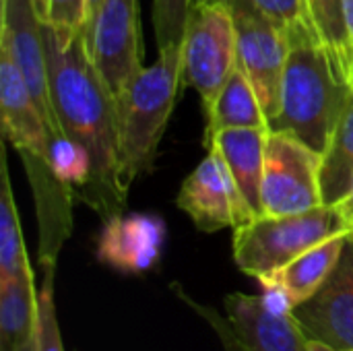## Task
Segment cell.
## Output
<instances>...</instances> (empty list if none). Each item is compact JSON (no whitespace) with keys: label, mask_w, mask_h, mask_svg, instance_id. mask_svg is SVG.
Segmentation results:
<instances>
[{"label":"cell","mask_w":353,"mask_h":351,"mask_svg":"<svg viewBox=\"0 0 353 351\" xmlns=\"http://www.w3.org/2000/svg\"><path fill=\"white\" fill-rule=\"evenodd\" d=\"M41 37L60 128L91 155V182L81 199L108 221L122 213L128 197L120 180L116 99L93 66L83 33L64 41L41 23Z\"/></svg>","instance_id":"1"},{"label":"cell","mask_w":353,"mask_h":351,"mask_svg":"<svg viewBox=\"0 0 353 351\" xmlns=\"http://www.w3.org/2000/svg\"><path fill=\"white\" fill-rule=\"evenodd\" d=\"M0 114L2 137L8 139L27 170L39 217V263L54 269L70 234V188L52 172L50 128L39 114L19 68L0 48Z\"/></svg>","instance_id":"2"},{"label":"cell","mask_w":353,"mask_h":351,"mask_svg":"<svg viewBox=\"0 0 353 351\" xmlns=\"http://www.w3.org/2000/svg\"><path fill=\"white\" fill-rule=\"evenodd\" d=\"M350 91L352 70L333 48L323 41L292 46L269 130L290 132L323 155Z\"/></svg>","instance_id":"3"},{"label":"cell","mask_w":353,"mask_h":351,"mask_svg":"<svg viewBox=\"0 0 353 351\" xmlns=\"http://www.w3.org/2000/svg\"><path fill=\"white\" fill-rule=\"evenodd\" d=\"M182 43L159 50L114 99L118 122L120 180L126 190L151 168L159 141L176 106L182 81Z\"/></svg>","instance_id":"4"},{"label":"cell","mask_w":353,"mask_h":351,"mask_svg":"<svg viewBox=\"0 0 353 351\" xmlns=\"http://www.w3.org/2000/svg\"><path fill=\"white\" fill-rule=\"evenodd\" d=\"M352 232L333 205L294 215H261L234 230V261L246 275L261 279L277 273L316 244Z\"/></svg>","instance_id":"5"},{"label":"cell","mask_w":353,"mask_h":351,"mask_svg":"<svg viewBox=\"0 0 353 351\" xmlns=\"http://www.w3.org/2000/svg\"><path fill=\"white\" fill-rule=\"evenodd\" d=\"M236 68V27L228 0L192 4L182 39V77L207 114Z\"/></svg>","instance_id":"6"},{"label":"cell","mask_w":353,"mask_h":351,"mask_svg":"<svg viewBox=\"0 0 353 351\" xmlns=\"http://www.w3.org/2000/svg\"><path fill=\"white\" fill-rule=\"evenodd\" d=\"M321 166L323 155L298 137L269 130L261 186L263 215H294L325 205Z\"/></svg>","instance_id":"7"},{"label":"cell","mask_w":353,"mask_h":351,"mask_svg":"<svg viewBox=\"0 0 353 351\" xmlns=\"http://www.w3.org/2000/svg\"><path fill=\"white\" fill-rule=\"evenodd\" d=\"M87 54L116 97L143 66V31L139 0H101L83 29Z\"/></svg>","instance_id":"8"},{"label":"cell","mask_w":353,"mask_h":351,"mask_svg":"<svg viewBox=\"0 0 353 351\" xmlns=\"http://www.w3.org/2000/svg\"><path fill=\"white\" fill-rule=\"evenodd\" d=\"M236 27V66L252 83L269 120L277 112L279 85L290 56V43L252 0H228Z\"/></svg>","instance_id":"9"},{"label":"cell","mask_w":353,"mask_h":351,"mask_svg":"<svg viewBox=\"0 0 353 351\" xmlns=\"http://www.w3.org/2000/svg\"><path fill=\"white\" fill-rule=\"evenodd\" d=\"M0 48L6 50L19 68L39 114L43 116L52 139L64 137L56 118L50 93L48 58L41 37V19L33 0H2Z\"/></svg>","instance_id":"10"},{"label":"cell","mask_w":353,"mask_h":351,"mask_svg":"<svg viewBox=\"0 0 353 351\" xmlns=\"http://www.w3.org/2000/svg\"><path fill=\"white\" fill-rule=\"evenodd\" d=\"M178 207L207 234L223 228L236 230L256 217L223 157L213 149H209L207 157L184 180L178 194Z\"/></svg>","instance_id":"11"},{"label":"cell","mask_w":353,"mask_h":351,"mask_svg":"<svg viewBox=\"0 0 353 351\" xmlns=\"http://www.w3.org/2000/svg\"><path fill=\"white\" fill-rule=\"evenodd\" d=\"M294 317L310 339L339 351L353 350V236L327 281L302 304Z\"/></svg>","instance_id":"12"},{"label":"cell","mask_w":353,"mask_h":351,"mask_svg":"<svg viewBox=\"0 0 353 351\" xmlns=\"http://www.w3.org/2000/svg\"><path fill=\"white\" fill-rule=\"evenodd\" d=\"M165 242V223L159 215L130 213L103 221L97 240L99 263L128 275L153 269Z\"/></svg>","instance_id":"13"},{"label":"cell","mask_w":353,"mask_h":351,"mask_svg":"<svg viewBox=\"0 0 353 351\" xmlns=\"http://www.w3.org/2000/svg\"><path fill=\"white\" fill-rule=\"evenodd\" d=\"M225 310L246 351H308V335L294 314L279 317L265 308L261 296L230 294Z\"/></svg>","instance_id":"14"},{"label":"cell","mask_w":353,"mask_h":351,"mask_svg":"<svg viewBox=\"0 0 353 351\" xmlns=\"http://www.w3.org/2000/svg\"><path fill=\"white\" fill-rule=\"evenodd\" d=\"M269 126L256 128H225L211 137L209 149L217 151L230 174L234 176L246 203L252 207L256 217L263 215L261 186L265 172V147H267Z\"/></svg>","instance_id":"15"},{"label":"cell","mask_w":353,"mask_h":351,"mask_svg":"<svg viewBox=\"0 0 353 351\" xmlns=\"http://www.w3.org/2000/svg\"><path fill=\"white\" fill-rule=\"evenodd\" d=\"M207 128H205V145L211 137L225 128H256L269 126L259 95L248 81V77L236 66L228 81L223 83L221 91L217 93L211 110L205 114Z\"/></svg>","instance_id":"16"},{"label":"cell","mask_w":353,"mask_h":351,"mask_svg":"<svg viewBox=\"0 0 353 351\" xmlns=\"http://www.w3.org/2000/svg\"><path fill=\"white\" fill-rule=\"evenodd\" d=\"M37 294L33 269L0 279V351H19L35 331Z\"/></svg>","instance_id":"17"},{"label":"cell","mask_w":353,"mask_h":351,"mask_svg":"<svg viewBox=\"0 0 353 351\" xmlns=\"http://www.w3.org/2000/svg\"><path fill=\"white\" fill-rule=\"evenodd\" d=\"M350 236H352V232L333 236V238L316 244L314 248L306 250L304 254L294 259L290 265H285L283 269H279L277 273L267 275V277H273L279 283H283L298 306L304 300H308L333 273V269L337 267V263L343 254V248H345Z\"/></svg>","instance_id":"18"},{"label":"cell","mask_w":353,"mask_h":351,"mask_svg":"<svg viewBox=\"0 0 353 351\" xmlns=\"http://www.w3.org/2000/svg\"><path fill=\"white\" fill-rule=\"evenodd\" d=\"M353 184V83L345 108L323 153L321 190L325 205H339Z\"/></svg>","instance_id":"19"},{"label":"cell","mask_w":353,"mask_h":351,"mask_svg":"<svg viewBox=\"0 0 353 351\" xmlns=\"http://www.w3.org/2000/svg\"><path fill=\"white\" fill-rule=\"evenodd\" d=\"M2 190H0V279L21 277L31 271V263L25 250L17 205L12 199L8 163L2 153Z\"/></svg>","instance_id":"20"},{"label":"cell","mask_w":353,"mask_h":351,"mask_svg":"<svg viewBox=\"0 0 353 351\" xmlns=\"http://www.w3.org/2000/svg\"><path fill=\"white\" fill-rule=\"evenodd\" d=\"M252 2L273 25L281 29L290 48L308 41H323L314 27L308 0H252Z\"/></svg>","instance_id":"21"},{"label":"cell","mask_w":353,"mask_h":351,"mask_svg":"<svg viewBox=\"0 0 353 351\" xmlns=\"http://www.w3.org/2000/svg\"><path fill=\"white\" fill-rule=\"evenodd\" d=\"M308 8L323 43L333 48L347 68L353 70V46L345 23V0H308Z\"/></svg>","instance_id":"22"},{"label":"cell","mask_w":353,"mask_h":351,"mask_svg":"<svg viewBox=\"0 0 353 351\" xmlns=\"http://www.w3.org/2000/svg\"><path fill=\"white\" fill-rule=\"evenodd\" d=\"M50 163L54 176L68 188H81L91 182V155L89 151L70 137L50 139Z\"/></svg>","instance_id":"23"},{"label":"cell","mask_w":353,"mask_h":351,"mask_svg":"<svg viewBox=\"0 0 353 351\" xmlns=\"http://www.w3.org/2000/svg\"><path fill=\"white\" fill-rule=\"evenodd\" d=\"M41 23L54 29V33L70 41L81 35L87 21V0H33Z\"/></svg>","instance_id":"24"},{"label":"cell","mask_w":353,"mask_h":351,"mask_svg":"<svg viewBox=\"0 0 353 351\" xmlns=\"http://www.w3.org/2000/svg\"><path fill=\"white\" fill-rule=\"evenodd\" d=\"M190 8L192 0H153V29L157 50L182 43Z\"/></svg>","instance_id":"25"},{"label":"cell","mask_w":353,"mask_h":351,"mask_svg":"<svg viewBox=\"0 0 353 351\" xmlns=\"http://www.w3.org/2000/svg\"><path fill=\"white\" fill-rule=\"evenodd\" d=\"M35 345L37 351H64L54 306V269H43V283L37 294Z\"/></svg>","instance_id":"26"},{"label":"cell","mask_w":353,"mask_h":351,"mask_svg":"<svg viewBox=\"0 0 353 351\" xmlns=\"http://www.w3.org/2000/svg\"><path fill=\"white\" fill-rule=\"evenodd\" d=\"M186 298V296H184ZM188 300V298H186ZM190 302V300H188ZM192 304V302H190ZM194 308H196V312L199 314H203L207 321H209V325L213 327V331L217 333V337L221 339V345H223V350L225 351H246V348L242 345V341L238 339V335H236V331L232 329V325H230V321L228 319H223V317H219L217 312H213V310H209V308H205V306H196V304H192Z\"/></svg>","instance_id":"27"},{"label":"cell","mask_w":353,"mask_h":351,"mask_svg":"<svg viewBox=\"0 0 353 351\" xmlns=\"http://www.w3.org/2000/svg\"><path fill=\"white\" fill-rule=\"evenodd\" d=\"M337 209H339V213L343 215V219L347 221V225H350V230L353 228V184L352 188H350V192L345 194V199L339 203V205H335Z\"/></svg>","instance_id":"28"},{"label":"cell","mask_w":353,"mask_h":351,"mask_svg":"<svg viewBox=\"0 0 353 351\" xmlns=\"http://www.w3.org/2000/svg\"><path fill=\"white\" fill-rule=\"evenodd\" d=\"M345 23H347V31H350V39L353 46V0H345Z\"/></svg>","instance_id":"29"},{"label":"cell","mask_w":353,"mask_h":351,"mask_svg":"<svg viewBox=\"0 0 353 351\" xmlns=\"http://www.w3.org/2000/svg\"><path fill=\"white\" fill-rule=\"evenodd\" d=\"M308 351H339L335 348H331L329 343L325 341H319V339H308Z\"/></svg>","instance_id":"30"},{"label":"cell","mask_w":353,"mask_h":351,"mask_svg":"<svg viewBox=\"0 0 353 351\" xmlns=\"http://www.w3.org/2000/svg\"><path fill=\"white\" fill-rule=\"evenodd\" d=\"M99 2H101V0H87V21H85V27H87V25H89V21L93 19V14H95V10H97Z\"/></svg>","instance_id":"31"},{"label":"cell","mask_w":353,"mask_h":351,"mask_svg":"<svg viewBox=\"0 0 353 351\" xmlns=\"http://www.w3.org/2000/svg\"><path fill=\"white\" fill-rule=\"evenodd\" d=\"M19 351H37V345H35V331H33V335L23 343V348Z\"/></svg>","instance_id":"32"},{"label":"cell","mask_w":353,"mask_h":351,"mask_svg":"<svg viewBox=\"0 0 353 351\" xmlns=\"http://www.w3.org/2000/svg\"><path fill=\"white\" fill-rule=\"evenodd\" d=\"M199 2H207V0H192V4H199Z\"/></svg>","instance_id":"33"},{"label":"cell","mask_w":353,"mask_h":351,"mask_svg":"<svg viewBox=\"0 0 353 351\" xmlns=\"http://www.w3.org/2000/svg\"><path fill=\"white\" fill-rule=\"evenodd\" d=\"M352 236H353V228H352Z\"/></svg>","instance_id":"34"},{"label":"cell","mask_w":353,"mask_h":351,"mask_svg":"<svg viewBox=\"0 0 353 351\" xmlns=\"http://www.w3.org/2000/svg\"><path fill=\"white\" fill-rule=\"evenodd\" d=\"M347 351H353V350H347Z\"/></svg>","instance_id":"35"}]
</instances>
